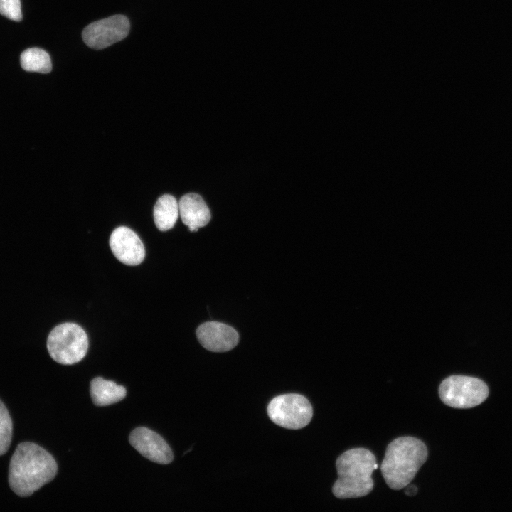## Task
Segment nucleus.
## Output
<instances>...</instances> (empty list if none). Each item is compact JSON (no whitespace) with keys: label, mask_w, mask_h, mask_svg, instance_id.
Here are the masks:
<instances>
[{"label":"nucleus","mask_w":512,"mask_h":512,"mask_svg":"<svg viewBox=\"0 0 512 512\" xmlns=\"http://www.w3.org/2000/svg\"><path fill=\"white\" fill-rule=\"evenodd\" d=\"M439 395L442 401L449 407L466 409L483 402L489 395V388L479 378L452 375L439 385Z\"/></svg>","instance_id":"5"},{"label":"nucleus","mask_w":512,"mask_h":512,"mask_svg":"<svg viewBox=\"0 0 512 512\" xmlns=\"http://www.w3.org/2000/svg\"><path fill=\"white\" fill-rule=\"evenodd\" d=\"M88 344L84 329L70 322L55 326L47 339L49 355L55 361L63 365L80 361L87 352Z\"/></svg>","instance_id":"4"},{"label":"nucleus","mask_w":512,"mask_h":512,"mask_svg":"<svg viewBox=\"0 0 512 512\" xmlns=\"http://www.w3.org/2000/svg\"><path fill=\"white\" fill-rule=\"evenodd\" d=\"M21 68L29 72L48 73L52 70L49 54L39 48H31L23 51L20 56Z\"/></svg>","instance_id":"14"},{"label":"nucleus","mask_w":512,"mask_h":512,"mask_svg":"<svg viewBox=\"0 0 512 512\" xmlns=\"http://www.w3.org/2000/svg\"><path fill=\"white\" fill-rule=\"evenodd\" d=\"M196 334L202 346L212 352L230 351L239 341V335L232 326L218 321L202 324Z\"/></svg>","instance_id":"10"},{"label":"nucleus","mask_w":512,"mask_h":512,"mask_svg":"<svg viewBox=\"0 0 512 512\" xmlns=\"http://www.w3.org/2000/svg\"><path fill=\"white\" fill-rule=\"evenodd\" d=\"M58 471L53 457L38 444L20 443L13 454L9 469V484L21 497H27L52 481Z\"/></svg>","instance_id":"1"},{"label":"nucleus","mask_w":512,"mask_h":512,"mask_svg":"<svg viewBox=\"0 0 512 512\" xmlns=\"http://www.w3.org/2000/svg\"><path fill=\"white\" fill-rule=\"evenodd\" d=\"M179 215L191 232L197 231L210 220V212L203 198L197 193L183 196L178 201Z\"/></svg>","instance_id":"11"},{"label":"nucleus","mask_w":512,"mask_h":512,"mask_svg":"<svg viewBox=\"0 0 512 512\" xmlns=\"http://www.w3.org/2000/svg\"><path fill=\"white\" fill-rule=\"evenodd\" d=\"M426 445L419 439L402 437L393 440L387 447L381 464V473L392 489L400 490L407 486L427 458Z\"/></svg>","instance_id":"2"},{"label":"nucleus","mask_w":512,"mask_h":512,"mask_svg":"<svg viewBox=\"0 0 512 512\" xmlns=\"http://www.w3.org/2000/svg\"><path fill=\"white\" fill-rule=\"evenodd\" d=\"M129 28V19L118 14L91 23L84 28L82 37L88 47L101 50L126 38Z\"/></svg>","instance_id":"7"},{"label":"nucleus","mask_w":512,"mask_h":512,"mask_svg":"<svg viewBox=\"0 0 512 512\" xmlns=\"http://www.w3.org/2000/svg\"><path fill=\"white\" fill-rule=\"evenodd\" d=\"M338 479L332 487L338 498H359L373 488L371 474L378 468L375 455L365 448H354L341 454L336 462Z\"/></svg>","instance_id":"3"},{"label":"nucleus","mask_w":512,"mask_h":512,"mask_svg":"<svg viewBox=\"0 0 512 512\" xmlns=\"http://www.w3.org/2000/svg\"><path fill=\"white\" fill-rule=\"evenodd\" d=\"M0 14L15 21L22 19L20 0H0Z\"/></svg>","instance_id":"16"},{"label":"nucleus","mask_w":512,"mask_h":512,"mask_svg":"<svg viewBox=\"0 0 512 512\" xmlns=\"http://www.w3.org/2000/svg\"><path fill=\"white\" fill-rule=\"evenodd\" d=\"M417 492V487L415 486H411L407 489V491H406V494L409 496H413Z\"/></svg>","instance_id":"17"},{"label":"nucleus","mask_w":512,"mask_h":512,"mask_svg":"<svg viewBox=\"0 0 512 512\" xmlns=\"http://www.w3.org/2000/svg\"><path fill=\"white\" fill-rule=\"evenodd\" d=\"M267 414L276 425L287 429L298 430L310 422L313 410L304 396L290 393L274 398L267 406Z\"/></svg>","instance_id":"6"},{"label":"nucleus","mask_w":512,"mask_h":512,"mask_svg":"<svg viewBox=\"0 0 512 512\" xmlns=\"http://www.w3.org/2000/svg\"><path fill=\"white\" fill-rule=\"evenodd\" d=\"M127 390L122 385L101 377L90 383V396L97 406H107L119 402L125 398Z\"/></svg>","instance_id":"12"},{"label":"nucleus","mask_w":512,"mask_h":512,"mask_svg":"<svg viewBox=\"0 0 512 512\" xmlns=\"http://www.w3.org/2000/svg\"><path fill=\"white\" fill-rule=\"evenodd\" d=\"M109 243L116 258L127 265H138L144 259L145 249L141 239L127 227L120 226L114 229Z\"/></svg>","instance_id":"9"},{"label":"nucleus","mask_w":512,"mask_h":512,"mask_svg":"<svg viewBox=\"0 0 512 512\" xmlns=\"http://www.w3.org/2000/svg\"><path fill=\"white\" fill-rule=\"evenodd\" d=\"M13 424L9 412L0 400V456L5 454L11 444Z\"/></svg>","instance_id":"15"},{"label":"nucleus","mask_w":512,"mask_h":512,"mask_svg":"<svg viewBox=\"0 0 512 512\" xmlns=\"http://www.w3.org/2000/svg\"><path fill=\"white\" fill-rule=\"evenodd\" d=\"M130 444L147 459L167 464L174 459L173 452L165 440L157 433L144 427L134 429L129 435Z\"/></svg>","instance_id":"8"},{"label":"nucleus","mask_w":512,"mask_h":512,"mask_svg":"<svg viewBox=\"0 0 512 512\" xmlns=\"http://www.w3.org/2000/svg\"><path fill=\"white\" fill-rule=\"evenodd\" d=\"M154 220L156 228L161 231L171 229L179 215L178 202L171 195L161 196L154 207Z\"/></svg>","instance_id":"13"}]
</instances>
